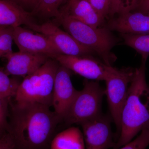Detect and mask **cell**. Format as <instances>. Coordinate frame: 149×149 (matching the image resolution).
<instances>
[{"instance_id":"13","label":"cell","mask_w":149,"mask_h":149,"mask_svg":"<svg viewBox=\"0 0 149 149\" xmlns=\"http://www.w3.org/2000/svg\"><path fill=\"white\" fill-rule=\"evenodd\" d=\"M107 27L120 34L149 35V14L140 10L121 14L110 20Z\"/></svg>"},{"instance_id":"24","label":"cell","mask_w":149,"mask_h":149,"mask_svg":"<svg viewBox=\"0 0 149 149\" xmlns=\"http://www.w3.org/2000/svg\"><path fill=\"white\" fill-rule=\"evenodd\" d=\"M0 149H16L14 140L8 131L0 135Z\"/></svg>"},{"instance_id":"23","label":"cell","mask_w":149,"mask_h":149,"mask_svg":"<svg viewBox=\"0 0 149 149\" xmlns=\"http://www.w3.org/2000/svg\"><path fill=\"white\" fill-rule=\"evenodd\" d=\"M95 10L103 18L110 16V6L108 0H88Z\"/></svg>"},{"instance_id":"30","label":"cell","mask_w":149,"mask_h":149,"mask_svg":"<svg viewBox=\"0 0 149 149\" xmlns=\"http://www.w3.org/2000/svg\"><path fill=\"white\" fill-rule=\"evenodd\" d=\"M0 133V135H1V134H2V133Z\"/></svg>"},{"instance_id":"1","label":"cell","mask_w":149,"mask_h":149,"mask_svg":"<svg viewBox=\"0 0 149 149\" xmlns=\"http://www.w3.org/2000/svg\"><path fill=\"white\" fill-rule=\"evenodd\" d=\"M50 107L36 103L15 102L8 131L16 149H49L56 128L61 123Z\"/></svg>"},{"instance_id":"2","label":"cell","mask_w":149,"mask_h":149,"mask_svg":"<svg viewBox=\"0 0 149 149\" xmlns=\"http://www.w3.org/2000/svg\"><path fill=\"white\" fill-rule=\"evenodd\" d=\"M146 59L135 69L123 107L119 137L113 149L129 143L139 132L149 126V87L146 80Z\"/></svg>"},{"instance_id":"20","label":"cell","mask_w":149,"mask_h":149,"mask_svg":"<svg viewBox=\"0 0 149 149\" xmlns=\"http://www.w3.org/2000/svg\"><path fill=\"white\" fill-rule=\"evenodd\" d=\"M13 27L0 26V58H6L13 52Z\"/></svg>"},{"instance_id":"3","label":"cell","mask_w":149,"mask_h":149,"mask_svg":"<svg viewBox=\"0 0 149 149\" xmlns=\"http://www.w3.org/2000/svg\"><path fill=\"white\" fill-rule=\"evenodd\" d=\"M56 19L65 31L82 45L98 55L107 65L112 66L116 60L111 50L119 40L107 27H92L61 11L60 15Z\"/></svg>"},{"instance_id":"12","label":"cell","mask_w":149,"mask_h":149,"mask_svg":"<svg viewBox=\"0 0 149 149\" xmlns=\"http://www.w3.org/2000/svg\"><path fill=\"white\" fill-rule=\"evenodd\" d=\"M4 71L8 75L24 77L35 72L49 58L47 56L19 52L7 56Z\"/></svg>"},{"instance_id":"29","label":"cell","mask_w":149,"mask_h":149,"mask_svg":"<svg viewBox=\"0 0 149 149\" xmlns=\"http://www.w3.org/2000/svg\"><path fill=\"white\" fill-rule=\"evenodd\" d=\"M5 132V131H2V130H0V133H3V132Z\"/></svg>"},{"instance_id":"22","label":"cell","mask_w":149,"mask_h":149,"mask_svg":"<svg viewBox=\"0 0 149 149\" xmlns=\"http://www.w3.org/2000/svg\"><path fill=\"white\" fill-rule=\"evenodd\" d=\"M8 101L0 97V130L8 131Z\"/></svg>"},{"instance_id":"15","label":"cell","mask_w":149,"mask_h":149,"mask_svg":"<svg viewBox=\"0 0 149 149\" xmlns=\"http://www.w3.org/2000/svg\"><path fill=\"white\" fill-rule=\"evenodd\" d=\"M61 11L92 27H102L104 22V19L95 10L88 0H69L66 7Z\"/></svg>"},{"instance_id":"7","label":"cell","mask_w":149,"mask_h":149,"mask_svg":"<svg viewBox=\"0 0 149 149\" xmlns=\"http://www.w3.org/2000/svg\"><path fill=\"white\" fill-rule=\"evenodd\" d=\"M112 118L102 114L80 124L86 149L114 148L116 141L112 131Z\"/></svg>"},{"instance_id":"28","label":"cell","mask_w":149,"mask_h":149,"mask_svg":"<svg viewBox=\"0 0 149 149\" xmlns=\"http://www.w3.org/2000/svg\"><path fill=\"white\" fill-rule=\"evenodd\" d=\"M19 5H24L26 6H33L34 7L40 0H13Z\"/></svg>"},{"instance_id":"11","label":"cell","mask_w":149,"mask_h":149,"mask_svg":"<svg viewBox=\"0 0 149 149\" xmlns=\"http://www.w3.org/2000/svg\"><path fill=\"white\" fill-rule=\"evenodd\" d=\"M13 35L20 52L45 55L52 58L61 54L49 39L41 33L19 26L13 27Z\"/></svg>"},{"instance_id":"21","label":"cell","mask_w":149,"mask_h":149,"mask_svg":"<svg viewBox=\"0 0 149 149\" xmlns=\"http://www.w3.org/2000/svg\"><path fill=\"white\" fill-rule=\"evenodd\" d=\"M149 145V126L144 128L136 139L118 149H146Z\"/></svg>"},{"instance_id":"9","label":"cell","mask_w":149,"mask_h":149,"mask_svg":"<svg viewBox=\"0 0 149 149\" xmlns=\"http://www.w3.org/2000/svg\"><path fill=\"white\" fill-rule=\"evenodd\" d=\"M34 31L47 37L61 54L72 56H90L93 51L85 47L66 31L50 22L37 24Z\"/></svg>"},{"instance_id":"4","label":"cell","mask_w":149,"mask_h":149,"mask_svg":"<svg viewBox=\"0 0 149 149\" xmlns=\"http://www.w3.org/2000/svg\"><path fill=\"white\" fill-rule=\"evenodd\" d=\"M60 64L49 58L35 72L24 77L15 96V102L36 103L52 106L55 77Z\"/></svg>"},{"instance_id":"5","label":"cell","mask_w":149,"mask_h":149,"mask_svg":"<svg viewBox=\"0 0 149 149\" xmlns=\"http://www.w3.org/2000/svg\"><path fill=\"white\" fill-rule=\"evenodd\" d=\"M99 81L85 79L83 88L78 91L62 122L67 126L80 124L102 114V102L105 90Z\"/></svg>"},{"instance_id":"25","label":"cell","mask_w":149,"mask_h":149,"mask_svg":"<svg viewBox=\"0 0 149 149\" xmlns=\"http://www.w3.org/2000/svg\"><path fill=\"white\" fill-rule=\"evenodd\" d=\"M140 0H119L118 14H121L132 11L138 6Z\"/></svg>"},{"instance_id":"26","label":"cell","mask_w":149,"mask_h":149,"mask_svg":"<svg viewBox=\"0 0 149 149\" xmlns=\"http://www.w3.org/2000/svg\"><path fill=\"white\" fill-rule=\"evenodd\" d=\"M110 6V16L118 13L119 0H108Z\"/></svg>"},{"instance_id":"8","label":"cell","mask_w":149,"mask_h":149,"mask_svg":"<svg viewBox=\"0 0 149 149\" xmlns=\"http://www.w3.org/2000/svg\"><path fill=\"white\" fill-rule=\"evenodd\" d=\"M54 59L61 65L85 79L97 81L106 80L111 66L89 56H72L60 54L55 56Z\"/></svg>"},{"instance_id":"19","label":"cell","mask_w":149,"mask_h":149,"mask_svg":"<svg viewBox=\"0 0 149 149\" xmlns=\"http://www.w3.org/2000/svg\"><path fill=\"white\" fill-rule=\"evenodd\" d=\"M20 83L0 69V97L8 100L14 97Z\"/></svg>"},{"instance_id":"14","label":"cell","mask_w":149,"mask_h":149,"mask_svg":"<svg viewBox=\"0 0 149 149\" xmlns=\"http://www.w3.org/2000/svg\"><path fill=\"white\" fill-rule=\"evenodd\" d=\"M32 14L13 0H0V26L15 27L26 25L34 30L37 23Z\"/></svg>"},{"instance_id":"16","label":"cell","mask_w":149,"mask_h":149,"mask_svg":"<svg viewBox=\"0 0 149 149\" xmlns=\"http://www.w3.org/2000/svg\"><path fill=\"white\" fill-rule=\"evenodd\" d=\"M83 132L77 127H68L55 136L49 149H85Z\"/></svg>"},{"instance_id":"18","label":"cell","mask_w":149,"mask_h":149,"mask_svg":"<svg viewBox=\"0 0 149 149\" xmlns=\"http://www.w3.org/2000/svg\"><path fill=\"white\" fill-rule=\"evenodd\" d=\"M64 0H40L31 12L32 15H38L45 17L57 19L60 15L59 10Z\"/></svg>"},{"instance_id":"10","label":"cell","mask_w":149,"mask_h":149,"mask_svg":"<svg viewBox=\"0 0 149 149\" xmlns=\"http://www.w3.org/2000/svg\"><path fill=\"white\" fill-rule=\"evenodd\" d=\"M71 72L60 64L55 77L52 106L61 123L78 92L72 85Z\"/></svg>"},{"instance_id":"17","label":"cell","mask_w":149,"mask_h":149,"mask_svg":"<svg viewBox=\"0 0 149 149\" xmlns=\"http://www.w3.org/2000/svg\"><path fill=\"white\" fill-rule=\"evenodd\" d=\"M124 44L140 54L142 58H148L149 55V35L120 34Z\"/></svg>"},{"instance_id":"6","label":"cell","mask_w":149,"mask_h":149,"mask_svg":"<svg viewBox=\"0 0 149 149\" xmlns=\"http://www.w3.org/2000/svg\"><path fill=\"white\" fill-rule=\"evenodd\" d=\"M135 72V69L131 68L118 69L111 66L105 80L107 87L105 95L112 119L117 129V140L120 133L121 111Z\"/></svg>"},{"instance_id":"27","label":"cell","mask_w":149,"mask_h":149,"mask_svg":"<svg viewBox=\"0 0 149 149\" xmlns=\"http://www.w3.org/2000/svg\"><path fill=\"white\" fill-rule=\"evenodd\" d=\"M137 8L139 10L149 14V0H140Z\"/></svg>"}]
</instances>
